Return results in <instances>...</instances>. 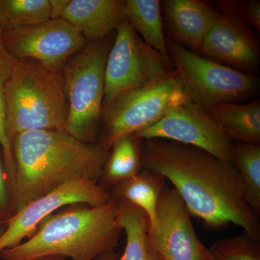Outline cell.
Here are the masks:
<instances>
[{"label":"cell","mask_w":260,"mask_h":260,"mask_svg":"<svg viewBox=\"0 0 260 260\" xmlns=\"http://www.w3.org/2000/svg\"><path fill=\"white\" fill-rule=\"evenodd\" d=\"M143 169L173 184L191 216L209 230L229 224L260 241L259 216L246 203L237 168L203 149L162 139L143 140Z\"/></svg>","instance_id":"6da1fadb"},{"label":"cell","mask_w":260,"mask_h":260,"mask_svg":"<svg viewBox=\"0 0 260 260\" xmlns=\"http://www.w3.org/2000/svg\"><path fill=\"white\" fill-rule=\"evenodd\" d=\"M15 174L11 190L13 214L68 181H99L109 153L66 131L34 130L13 142Z\"/></svg>","instance_id":"7a4b0ae2"},{"label":"cell","mask_w":260,"mask_h":260,"mask_svg":"<svg viewBox=\"0 0 260 260\" xmlns=\"http://www.w3.org/2000/svg\"><path fill=\"white\" fill-rule=\"evenodd\" d=\"M122 229L116 221V201L99 207L69 205L44 219L37 231L18 245L0 253L3 260H34L60 256L95 260L115 251Z\"/></svg>","instance_id":"3957f363"},{"label":"cell","mask_w":260,"mask_h":260,"mask_svg":"<svg viewBox=\"0 0 260 260\" xmlns=\"http://www.w3.org/2000/svg\"><path fill=\"white\" fill-rule=\"evenodd\" d=\"M7 135L34 130L65 131L68 102L61 72L32 59H15L5 90Z\"/></svg>","instance_id":"277c9868"},{"label":"cell","mask_w":260,"mask_h":260,"mask_svg":"<svg viewBox=\"0 0 260 260\" xmlns=\"http://www.w3.org/2000/svg\"><path fill=\"white\" fill-rule=\"evenodd\" d=\"M109 36L89 43L63 67L68 102L65 131L77 139L90 143L102 118L104 98V71L112 43Z\"/></svg>","instance_id":"5b68a950"},{"label":"cell","mask_w":260,"mask_h":260,"mask_svg":"<svg viewBox=\"0 0 260 260\" xmlns=\"http://www.w3.org/2000/svg\"><path fill=\"white\" fill-rule=\"evenodd\" d=\"M167 44L188 102L206 112L220 104L239 103L259 93V82L252 75L198 55L169 39Z\"/></svg>","instance_id":"8992f818"},{"label":"cell","mask_w":260,"mask_h":260,"mask_svg":"<svg viewBox=\"0 0 260 260\" xmlns=\"http://www.w3.org/2000/svg\"><path fill=\"white\" fill-rule=\"evenodd\" d=\"M186 102L177 71L156 83L123 94L102 110L104 135L99 145L110 152L121 138L153 126Z\"/></svg>","instance_id":"52a82bcc"},{"label":"cell","mask_w":260,"mask_h":260,"mask_svg":"<svg viewBox=\"0 0 260 260\" xmlns=\"http://www.w3.org/2000/svg\"><path fill=\"white\" fill-rule=\"evenodd\" d=\"M171 72L164 58L143 42L126 18L116 29L106 61L103 109L123 94L156 83Z\"/></svg>","instance_id":"ba28073f"},{"label":"cell","mask_w":260,"mask_h":260,"mask_svg":"<svg viewBox=\"0 0 260 260\" xmlns=\"http://www.w3.org/2000/svg\"><path fill=\"white\" fill-rule=\"evenodd\" d=\"M88 44L78 29L61 18L5 29L3 36V47L15 59H32L59 72Z\"/></svg>","instance_id":"9c48e42d"},{"label":"cell","mask_w":260,"mask_h":260,"mask_svg":"<svg viewBox=\"0 0 260 260\" xmlns=\"http://www.w3.org/2000/svg\"><path fill=\"white\" fill-rule=\"evenodd\" d=\"M111 200L110 192L99 181L85 179L68 181L2 222L5 227L0 236V253L28 239L44 219L65 207L77 204L99 207Z\"/></svg>","instance_id":"30bf717a"},{"label":"cell","mask_w":260,"mask_h":260,"mask_svg":"<svg viewBox=\"0 0 260 260\" xmlns=\"http://www.w3.org/2000/svg\"><path fill=\"white\" fill-rule=\"evenodd\" d=\"M133 136L142 140H167L190 145L234 164L232 139L205 109L191 102L174 108L153 126Z\"/></svg>","instance_id":"8fae6325"},{"label":"cell","mask_w":260,"mask_h":260,"mask_svg":"<svg viewBox=\"0 0 260 260\" xmlns=\"http://www.w3.org/2000/svg\"><path fill=\"white\" fill-rule=\"evenodd\" d=\"M154 247L164 260H212L198 237L191 215L174 187L159 197L153 227L149 231Z\"/></svg>","instance_id":"7c38bea8"},{"label":"cell","mask_w":260,"mask_h":260,"mask_svg":"<svg viewBox=\"0 0 260 260\" xmlns=\"http://www.w3.org/2000/svg\"><path fill=\"white\" fill-rule=\"evenodd\" d=\"M200 49L208 59L244 73L259 68V50L255 39L242 23L229 15L218 13Z\"/></svg>","instance_id":"4fadbf2b"},{"label":"cell","mask_w":260,"mask_h":260,"mask_svg":"<svg viewBox=\"0 0 260 260\" xmlns=\"http://www.w3.org/2000/svg\"><path fill=\"white\" fill-rule=\"evenodd\" d=\"M60 18L78 29L89 43L98 42L125 20V1L70 0Z\"/></svg>","instance_id":"5bb4252c"},{"label":"cell","mask_w":260,"mask_h":260,"mask_svg":"<svg viewBox=\"0 0 260 260\" xmlns=\"http://www.w3.org/2000/svg\"><path fill=\"white\" fill-rule=\"evenodd\" d=\"M162 5L173 37L200 49L218 12L200 0H167Z\"/></svg>","instance_id":"9a60e30c"},{"label":"cell","mask_w":260,"mask_h":260,"mask_svg":"<svg viewBox=\"0 0 260 260\" xmlns=\"http://www.w3.org/2000/svg\"><path fill=\"white\" fill-rule=\"evenodd\" d=\"M116 201V221L126 235L125 249L118 260H164L151 242L145 212L127 200Z\"/></svg>","instance_id":"2e32d148"},{"label":"cell","mask_w":260,"mask_h":260,"mask_svg":"<svg viewBox=\"0 0 260 260\" xmlns=\"http://www.w3.org/2000/svg\"><path fill=\"white\" fill-rule=\"evenodd\" d=\"M207 112L232 141L260 144L259 102L227 103L212 108Z\"/></svg>","instance_id":"e0dca14e"},{"label":"cell","mask_w":260,"mask_h":260,"mask_svg":"<svg viewBox=\"0 0 260 260\" xmlns=\"http://www.w3.org/2000/svg\"><path fill=\"white\" fill-rule=\"evenodd\" d=\"M126 18L143 42L157 51L171 68L167 39L162 30L160 2L125 0Z\"/></svg>","instance_id":"ac0fdd59"},{"label":"cell","mask_w":260,"mask_h":260,"mask_svg":"<svg viewBox=\"0 0 260 260\" xmlns=\"http://www.w3.org/2000/svg\"><path fill=\"white\" fill-rule=\"evenodd\" d=\"M166 180L160 174L143 169L137 175L114 187L110 193L111 198L115 200H127L143 210L151 229L155 223L159 197L167 186Z\"/></svg>","instance_id":"d6986e66"},{"label":"cell","mask_w":260,"mask_h":260,"mask_svg":"<svg viewBox=\"0 0 260 260\" xmlns=\"http://www.w3.org/2000/svg\"><path fill=\"white\" fill-rule=\"evenodd\" d=\"M143 140L133 135L116 142L109 153L103 172L102 185L115 187L123 181L137 175L143 169L142 149Z\"/></svg>","instance_id":"ffe728a7"},{"label":"cell","mask_w":260,"mask_h":260,"mask_svg":"<svg viewBox=\"0 0 260 260\" xmlns=\"http://www.w3.org/2000/svg\"><path fill=\"white\" fill-rule=\"evenodd\" d=\"M233 162L242 179L246 203L259 216L260 145L234 143Z\"/></svg>","instance_id":"44dd1931"},{"label":"cell","mask_w":260,"mask_h":260,"mask_svg":"<svg viewBox=\"0 0 260 260\" xmlns=\"http://www.w3.org/2000/svg\"><path fill=\"white\" fill-rule=\"evenodd\" d=\"M0 17L7 28L26 27L51 19L49 0H0Z\"/></svg>","instance_id":"7402d4cb"},{"label":"cell","mask_w":260,"mask_h":260,"mask_svg":"<svg viewBox=\"0 0 260 260\" xmlns=\"http://www.w3.org/2000/svg\"><path fill=\"white\" fill-rule=\"evenodd\" d=\"M15 59L3 45H0V146L3 150L5 169L9 181L10 191L14 182L15 167L13 148L7 135L5 90Z\"/></svg>","instance_id":"603a6c76"},{"label":"cell","mask_w":260,"mask_h":260,"mask_svg":"<svg viewBox=\"0 0 260 260\" xmlns=\"http://www.w3.org/2000/svg\"><path fill=\"white\" fill-rule=\"evenodd\" d=\"M208 250L212 260H260V241L244 231L213 242Z\"/></svg>","instance_id":"cb8c5ba5"},{"label":"cell","mask_w":260,"mask_h":260,"mask_svg":"<svg viewBox=\"0 0 260 260\" xmlns=\"http://www.w3.org/2000/svg\"><path fill=\"white\" fill-rule=\"evenodd\" d=\"M13 215L11 206V193L9 181L4 166L0 161V217L5 215L6 219ZM5 219V220H6Z\"/></svg>","instance_id":"d4e9b609"},{"label":"cell","mask_w":260,"mask_h":260,"mask_svg":"<svg viewBox=\"0 0 260 260\" xmlns=\"http://www.w3.org/2000/svg\"><path fill=\"white\" fill-rule=\"evenodd\" d=\"M241 10L242 15L246 21L255 28L260 30V2L249 0L241 2Z\"/></svg>","instance_id":"484cf974"},{"label":"cell","mask_w":260,"mask_h":260,"mask_svg":"<svg viewBox=\"0 0 260 260\" xmlns=\"http://www.w3.org/2000/svg\"><path fill=\"white\" fill-rule=\"evenodd\" d=\"M51 8V19L60 18L70 0H49Z\"/></svg>","instance_id":"4316f807"},{"label":"cell","mask_w":260,"mask_h":260,"mask_svg":"<svg viewBox=\"0 0 260 260\" xmlns=\"http://www.w3.org/2000/svg\"><path fill=\"white\" fill-rule=\"evenodd\" d=\"M119 256H120V254L115 250L102 254L95 260H118Z\"/></svg>","instance_id":"83f0119b"},{"label":"cell","mask_w":260,"mask_h":260,"mask_svg":"<svg viewBox=\"0 0 260 260\" xmlns=\"http://www.w3.org/2000/svg\"><path fill=\"white\" fill-rule=\"evenodd\" d=\"M34 260H67L64 258L60 257V256H45V257H41L39 259Z\"/></svg>","instance_id":"f1b7e54d"},{"label":"cell","mask_w":260,"mask_h":260,"mask_svg":"<svg viewBox=\"0 0 260 260\" xmlns=\"http://www.w3.org/2000/svg\"><path fill=\"white\" fill-rule=\"evenodd\" d=\"M3 32H4V25H3L1 17H0V45H3Z\"/></svg>","instance_id":"f546056e"},{"label":"cell","mask_w":260,"mask_h":260,"mask_svg":"<svg viewBox=\"0 0 260 260\" xmlns=\"http://www.w3.org/2000/svg\"><path fill=\"white\" fill-rule=\"evenodd\" d=\"M5 228L0 226V236L2 235L3 232H4Z\"/></svg>","instance_id":"4dcf8cb0"}]
</instances>
